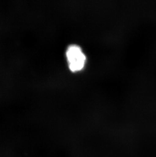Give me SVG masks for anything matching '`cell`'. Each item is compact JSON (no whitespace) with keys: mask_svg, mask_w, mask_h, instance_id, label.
<instances>
[{"mask_svg":"<svg viewBox=\"0 0 156 157\" xmlns=\"http://www.w3.org/2000/svg\"><path fill=\"white\" fill-rule=\"evenodd\" d=\"M66 56L68 66L71 71L75 72L84 68L86 56L78 45H69L66 49Z\"/></svg>","mask_w":156,"mask_h":157,"instance_id":"6da1fadb","label":"cell"}]
</instances>
